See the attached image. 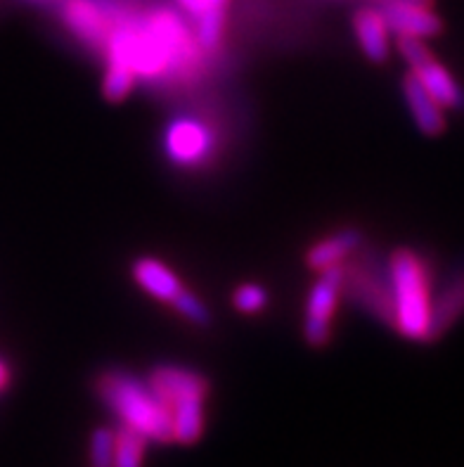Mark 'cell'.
Wrapping results in <instances>:
<instances>
[{
	"instance_id": "cell-1",
	"label": "cell",
	"mask_w": 464,
	"mask_h": 467,
	"mask_svg": "<svg viewBox=\"0 0 464 467\" xmlns=\"http://www.w3.org/2000/svg\"><path fill=\"white\" fill-rule=\"evenodd\" d=\"M102 95L126 100L138 83L182 90L200 83L213 57L176 5L126 3L100 50Z\"/></svg>"
},
{
	"instance_id": "cell-2",
	"label": "cell",
	"mask_w": 464,
	"mask_h": 467,
	"mask_svg": "<svg viewBox=\"0 0 464 467\" xmlns=\"http://www.w3.org/2000/svg\"><path fill=\"white\" fill-rule=\"evenodd\" d=\"M391 327L400 337L429 344L434 314V278L427 256L418 249L398 247L387 261Z\"/></svg>"
},
{
	"instance_id": "cell-3",
	"label": "cell",
	"mask_w": 464,
	"mask_h": 467,
	"mask_svg": "<svg viewBox=\"0 0 464 467\" xmlns=\"http://www.w3.org/2000/svg\"><path fill=\"white\" fill-rule=\"evenodd\" d=\"M95 394L119 425L130 427L150 444H170V418L164 403L148 385L129 370H105L95 379Z\"/></svg>"
},
{
	"instance_id": "cell-4",
	"label": "cell",
	"mask_w": 464,
	"mask_h": 467,
	"mask_svg": "<svg viewBox=\"0 0 464 467\" xmlns=\"http://www.w3.org/2000/svg\"><path fill=\"white\" fill-rule=\"evenodd\" d=\"M148 385L169 410L170 444H197L206 430L209 379L192 368L161 363L150 370Z\"/></svg>"
},
{
	"instance_id": "cell-5",
	"label": "cell",
	"mask_w": 464,
	"mask_h": 467,
	"mask_svg": "<svg viewBox=\"0 0 464 467\" xmlns=\"http://www.w3.org/2000/svg\"><path fill=\"white\" fill-rule=\"evenodd\" d=\"M346 295V264L317 273L304 308V339L311 347H327L335 335V320Z\"/></svg>"
},
{
	"instance_id": "cell-6",
	"label": "cell",
	"mask_w": 464,
	"mask_h": 467,
	"mask_svg": "<svg viewBox=\"0 0 464 467\" xmlns=\"http://www.w3.org/2000/svg\"><path fill=\"white\" fill-rule=\"evenodd\" d=\"M396 50L407 65L410 74H415L424 88L434 95L443 109H464V88L459 86L453 71L441 65V59L431 53L429 43L410 36H394Z\"/></svg>"
},
{
	"instance_id": "cell-7",
	"label": "cell",
	"mask_w": 464,
	"mask_h": 467,
	"mask_svg": "<svg viewBox=\"0 0 464 467\" xmlns=\"http://www.w3.org/2000/svg\"><path fill=\"white\" fill-rule=\"evenodd\" d=\"M57 17L67 34L100 55L107 36L129 0H57Z\"/></svg>"
},
{
	"instance_id": "cell-8",
	"label": "cell",
	"mask_w": 464,
	"mask_h": 467,
	"mask_svg": "<svg viewBox=\"0 0 464 467\" xmlns=\"http://www.w3.org/2000/svg\"><path fill=\"white\" fill-rule=\"evenodd\" d=\"M164 154L178 169H201L218 154V133L206 119L180 114L164 129Z\"/></svg>"
},
{
	"instance_id": "cell-9",
	"label": "cell",
	"mask_w": 464,
	"mask_h": 467,
	"mask_svg": "<svg viewBox=\"0 0 464 467\" xmlns=\"http://www.w3.org/2000/svg\"><path fill=\"white\" fill-rule=\"evenodd\" d=\"M351 26L358 47L372 65H384L391 57V50H394L391 38H394V34L388 29L382 7L370 5V3L358 5L353 12Z\"/></svg>"
},
{
	"instance_id": "cell-10",
	"label": "cell",
	"mask_w": 464,
	"mask_h": 467,
	"mask_svg": "<svg viewBox=\"0 0 464 467\" xmlns=\"http://www.w3.org/2000/svg\"><path fill=\"white\" fill-rule=\"evenodd\" d=\"M382 12L394 36L431 41L446 29L441 15L434 10V5H424V3H394V5H384Z\"/></svg>"
},
{
	"instance_id": "cell-11",
	"label": "cell",
	"mask_w": 464,
	"mask_h": 467,
	"mask_svg": "<svg viewBox=\"0 0 464 467\" xmlns=\"http://www.w3.org/2000/svg\"><path fill=\"white\" fill-rule=\"evenodd\" d=\"M130 275H133V283L145 295L152 296L154 302L169 304V306L185 290V283L180 280V275L166 261L157 259V256H140V259L133 261Z\"/></svg>"
},
{
	"instance_id": "cell-12",
	"label": "cell",
	"mask_w": 464,
	"mask_h": 467,
	"mask_svg": "<svg viewBox=\"0 0 464 467\" xmlns=\"http://www.w3.org/2000/svg\"><path fill=\"white\" fill-rule=\"evenodd\" d=\"M400 90H403V100H406L407 112H410L412 121L422 130L424 136L436 138L441 136L443 130L448 129V117L438 100H436L434 95L429 90L424 88L422 83L415 78V74L407 71L403 81H400Z\"/></svg>"
},
{
	"instance_id": "cell-13",
	"label": "cell",
	"mask_w": 464,
	"mask_h": 467,
	"mask_svg": "<svg viewBox=\"0 0 464 467\" xmlns=\"http://www.w3.org/2000/svg\"><path fill=\"white\" fill-rule=\"evenodd\" d=\"M360 247H363V233L356 231V228H344V231L329 233V235L315 240L306 249L304 261H306L308 271L320 273L346 264L356 252H360Z\"/></svg>"
},
{
	"instance_id": "cell-14",
	"label": "cell",
	"mask_w": 464,
	"mask_h": 467,
	"mask_svg": "<svg viewBox=\"0 0 464 467\" xmlns=\"http://www.w3.org/2000/svg\"><path fill=\"white\" fill-rule=\"evenodd\" d=\"M464 318V266L434 292V314H431V339H441Z\"/></svg>"
},
{
	"instance_id": "cell-15",
	"label": "cell",
	"mask_w": 464,
	"mask_h": 467,
	"mask_svg": "<svg viewBox=\"0 0 464 467\" xmlns=\"http://www.w3.org/2000/svg\"><path fill=\"white\" fill-rule=\"evenodd\" d=\"M112 467H145L150 441L130 427H112Z\"/></svg>"
},
{
	"instance_id": "cell-16",
	"label": "cell",
	"mask_w": 464,
	"mask_h": 467,
	"mask_svg": "<svg viewBox=\"0 0 464 467\" xmlns=\"http://www.w3.org/2000/svg\"><path fill=\"white\" fill-rule=\"evenodd\" d=\"M271 295L261 283H242L232 292V306L244 316H259L268 308Z\"/></svg>"
},
{
	"instance_id": "cell-17",
	"label": "cell",
	"mask_w": 464,
	"mask_h": 467,
	"mask_svg": "<svg viewBox=\"0 0 464 467\" xmlns=\"http://www.w3.org/2000/svg\"><path fill=\"white\" fill-rule=\"evenodd\" d=\"M170 308H173L180 318L192 323V326L204 327L211 323V311H209V306H206L192 290H188V287L176 296V302L170 304Z\"/></svg>"
},
{
	"instance_id": "cell-18",
	"label": "cell",
	"mask_w": 464,
	"mask_h": 467,
	"mask_svg": "<svg viewBox=\"0 0 464 467\" xmlns=\"http://www.w3.org/2000/svg\"><path fill=\"white\" fill-rule=\"evenodd\" d=\"M112 427H95L88 441L90 467H112Z\"/></svg>"
},
{
	"instance_id": "cell-19",
	"label": "cell",
	"mask_w": 464,
	"mask_h": 467,
	"mask_svg": "<svg viewBox=\"0 0 464 467\" xmlns=\"http://www.w3.org/2000/svg\"><path fill=\"white\" fill-rule=\"evenodd\" d=\"M12 385V368L7 366V361L0 358V394H5Z\"/></svg>"
},
{
	"instance_id": "cell-20",
	"label": "cell",
	"mask_w": 464,
	"mask_h": 467,
	"mask_svg": "<svg viewBox=\"0 0 464 467\" xmlns=\"http://www.w3.org/2000/svg\"><path fill=\"white\" fill-rule=\"evenodd\" d=\"M29 3H57V0H29Z\"/></svg>"
},
{
	"instance_id": "cell-21",
	"label": "cell",
	"mask_w": 464,
	"mask_h": 467,
	"mask_svg": "<svg viewBox=\"0 0 464 467\" xmlns=\"http://www.w3.org/2000/svg\"><path fill=\"white\" fill-rule=\"evenodd\" d=\"M221 3H225V5H230V0H221Z\"/></svg>"
}]
</instances>
